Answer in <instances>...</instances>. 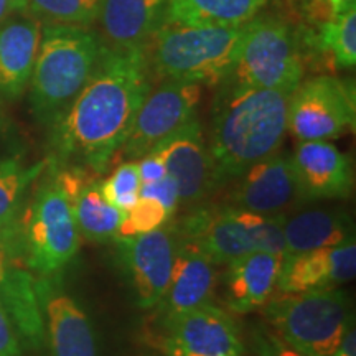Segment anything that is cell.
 I'll use <instances>...</instances> for the list:
<instances>
[{
    "mask_svg": "<svg viewBox=\"0 0 356 356\" xmlns=\"http://www.w3.org/2000/svg\"><path fill=\"white\" fill-rule=\"evenodd\" d=\"M147 44L109 48L65 113L51 124L53 160L95 173L108 170L152 89Z\"/></svg>",
    "mask_w": 356,
    "mask_h": 356,
    "instance_id": "cell-1",
    "label": "cell"
},
{
    "mask_svg": "<svg viewBox=\"0 0 356 356\" xmlns=\"http://www.w3.org/2000/svg\"><path fill=\"white\" fill-rule=\"evenodd\" d=\"M289 99L287 92L248 86L229 76L218 84L208 150L220 186L279 152L287 132Z\"/></svg>",
    "mask_w": 356,
    "mask_h": 356,
    "instance_id": "cell-2",
    "label": "cell"
},
{
    "mask_svg": "<svg viewBox=\"0 0 356 356\" xmlns=\"http://www.w3.org/2000/svg\"><path fill=\"white\" fill-rule=\"evenodd\" d=\"M104 50L86 26L42 24L38 55L30 78V104L40 122L51 126L81 91Z\"/></svg>",
    "mask_w": 356,
    "mask_h": 356,
    "instance_id": "cell-3",
    "label": "cell"
},
{
    "mask_svg": "<svg viewBox=\"0 0 356 356\" xmlns=\"http://www.w3.org/2000/svg\"><path fill=\"white\" fill-rule=\"evenodd\" d=\"M248 24H163L147 44L150 68L163 79L218 86L233 73Z\"/></svg>",
    "mask_w": 356,
    "mask_h": 356,
    "instance_id": "cell-4",
    "label": "cell"
},
{
    "mask_svg": "<svg viewBox=\"0 0 356 356\" xmlns=\"http://www.w3.org/2000/svg\"><path fill=\"white\" fill-rule=\"evenodd\" d=\"M284 216H264L243 208L222 204L218 208H193L173 225L178 238L195 244L215 266L251 252L284 254Z\"/></svg>",
    "mask_w": 356,
    "mask_h": 356,
    "instance_id": "cell-5",
    "label": "cell"
},
{
    "mask_svg": "<svg viewBox=\"0 0 356 356\" xmlns=\"http://www.w3.org/2000/svg\"><path fill=\"white\" fill-rule=\"evenodd\" d=\"M261 309L270 328L304 356H332L353 327L350 299L338 287L279 293Z\"/></svg>",
    "mask_w": 356,
    "mask_h": 356,
    "instance_id": "cell-6",
    "label": "cell"
},
{
    "mask_svg": "<svg viewBox=\"0 0 356 356\" xmlns=\"http://www.w3.org/2000/svg\"><path fill=\"white\" fill-rule=\"evenodd\" d=\"M48 167L19 229L22 256L38 277L60 274L76 257L81 243L71 195L60 184L50 160Z\"/></svg>",
    "mask_w": 356,
    "mask_h": 356,
    "instance_id": "cell-7",
    "label": "cell"
},
{
    "mask_svg": "<svg viewBox=\"0 0 356 356\" xmlns=\"http://www.w3.org/2000/svg\"><path fill=\"white\" fill-rule=\"evenodd\" d=\"M304 56L296 30L279 17L248 22L233 73L234 81L292 95L304 81Z\"/></svg>",
    "mask_w": 356,
    "mask_h": 356,
    "instance_id": "cell-8",
    "label": "cell"
},
{
    "mask_svg": "<svg viewBox=\"0 0 356 356\" xmlns=\"http://www.w3.org/2000/svg\"><path fill=\"white\" fill-rule=\"evenodd\" d=\"M353 127V84L323 74L302 81L291 95L287 131L300 142L337 139Z\"/></svg>",
    "mask_w": 356,
    "mask_h": 356,
    "instance_id": "cell-9",
    "label": "cell"
},
{
    "mask_svg": "<svg viewBox=\"0 0 356 356\" xmlns=\"http://www.w3.org/2000/svg\"><path fill=\"white\" fill-rule=\"evenodd\" d=\"M200 99V84L163 79L160 86L154 91L150 89L145 96L129 136L114 157L127 162L152 152L163 139L197 119Z\"/></svg>",
    "mask_w": 356,
    "mask_h": 356,
    "instance_id": "cell-10",
    "label": "cell"
},
{
    "mask_svg": "<svg viewBox=\"0 0 356 356\" xmlns=\"http://www.w3.org/2000/svg\"><path fill=\"white\" fill-rule=\"evenodd\" d=\"M165 356H243L241 328L228 310L200 305L162 318Z\"/></svg>",
    "mask_w": 356,
    "mask_h": 356,
    "instance_id": "cell-11",
    "label": "cell"
},
{
    "mask_svg": "<svg viewBox=\"0 0 356 356\" xmlns=\"http://www.w3.org/2000/svg\"><path fill=\"white\" fill-rule=\"evenodd\" d=\"M51 356H99L96 328L78 299L66 291L60 274L35 280Z\"/></svg>",
    "mask_w": 356,
    "mask_h": 356,
    "instance_id": "cell-12",
    "label": "cell"
},
{
    "mask_svg": "<svg viewBox=\"0 0 356 356\" xmlns=\"http://www.w3.org/2000/svg\"><path fill=\"white\" fill-rule=\"evenodd\" d=\"M118 254L131 282L136 304L155 309L165 296L177 251V233L163 225L150 233L115 238Z\"/></svg>",
    "mask_w": 356,
    "mask_h": 356,
    "instance_id": "cell-13",
    "label": "cell"
},
{
    "mask_svg": "<svg viewBox=\"0 0 356 356\" xmlns=\"http://www.w3.org/2000/svg\"><path fill=\"white\" fill-rule=\"evenodd\" d=\"M231 207L264 216H282L305 203L287 154H274L233 178Z\"/></svg>",
    "mask_w": 356,
    "mask_h": 356,
    "instance_id": "cell-14",
    "label": "cell"
},
{
    "mask_svg": "<svg viewBox=\"0 0 356 356\" xmlns=\"http://www.w3.org/2000/svg\"><path fill=\"white\" fill-rule=\"evenodd\" d=\"M154 152L162 157L167 173L175 180L180 204L184 207H197L220 188L215 163L204 144L198 119L163 139Z\"/></svg>",
    "mask_w": 356,
    "mask_h": 356,
    "instance_id": "cell-15",
    "label": "cell"
},
{
    "mask_svg": "<svg viewBox=\"0 0 356 356\" xmlns=\"http://www.w3.org/2000/svg\"><path fill=\"white\" fill-rule=\"evenodd\" d=\"M355 274L356 243L351 238L338 246L300 254H284L275 279V291L277 293H302L337 289L351 282Z\"/></svg>",
    "mask_w": 356,
    "mask_h": 356,
    "instance_id": "cell-16",
    "label": "cell"
},
{
    "mask_svg": "<svg viewBox=\"0 0 356 356\" xmlns=\"http://www.w3.org/2000/svg\"><path fill=\"white\" fill-rule=\"evenodd\" d=\"M305 202L343 200L353 190L351 160L328 140L300 142L291 155Z\"/></svg>",
    "mask_w": 356,
    "mask_h": 356,
    "instance_id": "cell-17",
    "label": "cell"
},
{
    "mask_svg": "<svg viewBox=\"0 0 356 356\" xmlns=\"http://www.w3.org/2000/svg\"><path fill=\"white\" fill-rule=\"evenodd\" d=\"M216 286V266L195 244L177 236L170 282L165 296L157 305L162 318L211 304Z\"/></svg>",
    "mask_w": 356,
    "mask_h": 356,
    "instance_id": "cell-18",
    "label": "cell"
},
{
    "mask_svg": "<svg viewBox=\"0 0 356 356\" xmlns=\"http://www.w3.org/2000/svg\"><path fill=\"white\" fill-rule=\"evenodd\" d=\"M42 22L17 12L0 24V96L19 99L32 78Z\"/></svg>",
    "mask_w": 356,
    "mask_h": 356,
    "instance_id": "cell-19",
    "label": "cell"
},
{
    "mask_svg": "<svg viewBox=\"0 0 356 356\" xmlns=\"http://www.w3.org/2000/svg\"><path fill=\"white\" fill-rule=\"evenodd\" d=\"M282 256L251 252L226 264L221 275L222 302L233 314H251L273 297Z\"/></svg>",
    "mask_w": 356,
    "mask_h": 356,
    "instance_id": "cell-20",
    "label": "cell"
},
{
    "mask_svg": "<svg viewBox=\"0 0 356 356\" xmlns=\"http://www.w3.org/2000/svg\"><path fill=\"white\" fill-rule=\"evenodd\" d=\"M167 7L168 0H102L99 38L109 48L149 44L165 22Z\"/></svg>",
    "mask_w": 356,
    "mask_h": 356,
    "instance_id": "cell-21",
    "label": "cell"
},
{
    "mask_svg": "<svg viewBox=\"0 0 356 356\" xmlns=\"http://www.w3.org/2000/svg\"><path fill=\"white\" fill-rule=\"evenodd\" d=\"M284 254H300L332 248L355 238L351 216L341 208L312 207L284 216ZM282 254V256H284Z\"/></svg>",
    "mask_w": 356,
    "mask_h": 356,
    "instance_id": "cell-22",
    "label": "cell"
},
{
    "mask_svg": "<svg viewBox=\"0 0 356 356\" xmlns=\"http://www.w3.org/2000/svg\"><path fill=\"white\" fill-rule=\"evenodd\" d=\"M0 300L22 341L35 351L44 346V325L35 280L25 270H7L0 286Z\"/></svg>",
    "mask_w": 356,
    "mask_h": 356,
    "instance_id": "cell-23",
    "label": "cell"
},
{
    "mask_svg": "<svg viewBox=\"0 0 356 356\" xmlns=\"http://www.w3.org/2000/svg\"><path fill=\"white\" fill-rule=\"evenodd\" d=\"M267 2L269 0H168L165 22L184 25H244L257 17Z\"/></svg>",
    "mask_w": 356,
    "mask_h": 356,
    "instance_id": "cell-24",
    "label": "cell"
},
{
    "mask_svg": "<svg viewBox=\"0 0 356 356\" xmlns=\"http://www.w3.org/2000/svg\"><path fill=\"white\" fill-rule=\"evenodd\" d=\"M48 160L25 167L20 160H0V233L7 238L10 252L19 239V215L26 191L37 178L43 175Z\"/></svg>",
    "mask_w": 356,
    "mask_h": 356,
    "instance_id": "cell-25",
    "label": "cell"
},
{
    "mask_svg": "<svg viewBox=\"0 0 356 356\" xmlns=\"http://www.w3.org/2000/svg\"><path fill=\"white\" fill-rule=\"evenodd\" d=\"M73 213L81 238L91 243H109L118 236L124 213L104 198L101 181L89 180L73 198Z\"/></svg>",
    "mask_w": 356,
    "mask_h": 356,
    "instance_id": "cell-26",
    "label": "cell"
},
{
    "mask_svg": "<svg viewBox=\"0 0 356 356\" xmlns=\"http://www.w3.org/2000/svg\"><path fill=\"white\" fill-rule=\"evenodd\" d=\"M318 48L330 51L338 68L350 70L356 63V8L355 0L343 10L335 13L332 22L325 24L318 35Z\"/></svg>",
    "mask_w": 356,
    "mask_h": 356,
    "instance_id": "cell-27",
    "label": "cell"
},
{
    "mask_svg": "<svg viewBox=\"0 0 356 356\" xmlns=\"http://www.w3.org/2000/svg\"><path fill=\"white\" fill-rule=\"evenodd\" d=\"M102 0H26V12L48 25L89 26L97 20Z\"/></svg>",
    "mask_w": 356,
    "mask_h": 356,
    "instance_id": "cell-28",
    "label": "cell"
},
{
    "mask_svg": "<svg viewBox=\"0 0 356 356\" xmlns=\"http://www.w3.org/2000/svg\"><path fill=\"white\" fill-rule=\"evenodd\" d=\"M140 186L142 180L137 160L121 162V165L115 168L108 180L101 181V191L104 198L122 213L129 211L139 202Z\"/></svg>",
    "mask_w": 356,
    "mask_h": 356,
    "instance_id": "cell-29",
    "label": "cell"
},
{
    "mask_svg": "<svg viewBox=\"0 0 356 356\" xmlns=\"http://www.w3.org/2000/svg\"><path fill=\"white\" fill-rule=\"evenodd\" d=\"M170 218L172 216L159 202L150 198H139V202L122 215L115 238H131V236L150 233L167 225Z\"/></svg>",
    "mask_w": 356,
    "mask_h": 356,
    "instance_id": "cell-30",
    "label": "cell"
},
{
    "mask_svg": "<svg viewBox=\"0 0 356 356\" xmlns=\"http://www.w3.org/2000/svg\"><path fill=\"white\" fill-rule=\"evenodd\" d=\"M249 338L256 356H304L267 325H254Z\"/></svg>",
    "mask_w": 356,
    "mask_h": 356,
    "instance_id": "cell-31",
    "label": "cell"
},
{
    "mask_svg": "<svg viewBox=\"0 0 356 356\" xmlns=\"http://www.w3.org/2000/svg\"><path fill=\"white\" fill-rule=\"evenodd\" d=\"M140 198H150L159 202L163 208H165L170 216L175 215L177 208L180 207V197H178L177 184L170 175L163 177L162 180L154 181V184L142 185Z\"/></svg>",
    "mask_w": 356,
    "mask_h": 356,
    "instance_id": "cell-32",
    "label": "cell"
},
{
    "mask_svg": "<svg viewBox=\"0 0 356 356\" xmlns=\"http://www.w3.org/2000/svg\"><path fill=\"white\" fill-rule=\"evenodd\" d=\"M0 356H22V341L0 300Z\"/></svg>",
    "mask_w": 356,
    "mask_h": 356,
    "instance_id": "cell-33",
    "label": "cell"
},
{
    "mask_svg": "<svg viewBox=\"0 0 356 356\" xmlns=\"http://www.w3.org/2000/svg\"><path fill=\"white\" fill-rule=\"evenodd\" d=\"M139 165V173H140V180L142 185L144 184H154V181L162 180L163 177H167V167L163 163L162 157L157 152H149L144 157L139 159L137 162Z\"/></svg>",
    "mask_w": 356,
    "mask_h": 356,
    "instance_id": "cell-34",
    "label": "cell"
},
{
    "mask_svg": "<svg viewBox=\"0 0 356 356\" xmlns=\"http://www.w3.org/2000/svg\"><path fill=\"white\" fill-rule=\"evenodd\" d=\"M332 356H356V335L353 327L346 332V335L341 340V345Z\"/></svg>",
    "mask_w": 356,
    "mask_h": 356,
    "instance_id": "cell-35",
    "label": "cell"
},
{
    "mask_svg": "<svg viewBox=\"0 0 356 356\" xmlns=\"http://www.w3.org/2000/svg\"><path fill=\"white\" fill-rule=\"evenodd\" d=\"M10 246H8L7 238L0 233V286L6 279L8 270V259H10Z\"/></svg>",
    "mask_w": 356,
    "mask_h": 356,
    "instance_id": "cell-36",
    "label": "cell"
},
{
    "mask_svg": "<svg viewBox=\"0 0 356 356\" xmlns=\"http://www.w3.org/2000/svg\"><path fill=\"white\" fill-rule=\"evenodd\" d=\"M17 12H25L19 0H0V24Z\"/></svg>",
    "mask_w": 356,
    "mask_h": 356,
    "instance_id": "cell-37",
    "label": "cell"
},
{
    "mask_svg": "<svg viewBox=\"0 0 356 356\" xmlns=\"http://www.w3.org/2000/svg\"><path fill=\"white\" fill-rule=\"evenodd\" d=\"M350 2H353V0H330L333 15H335V13H338V12L343 10V8L348 6Z\"/></svg>",
    "mask_w": 356,
    "mask_h": 356,
    "instance_id": "cell-38",
    "label": "cell"
},
{
    "mask_svg": "<svg viewBox=\"0 0 356 356\" xmlns=\"http://www.w3.org/2000/svg\"><path fill=\"white\" fill-rule=\"evenodd\" d=\"M3 124H6V119H3L2 111H0V131H2V129H3Z\"/></svg>",
    "mask_w": 356,
    "mask_h": 356,
    "instance_id": "cell-39",
    "label": "cell"
},
{
    "mask_svg": "<svg viewBox=\"0 0 356 356\" xmlns=\"http://www.w3.org/2000/svg\"><path fill=\"white\" fill-rule=\"evenodd\" d=\"M19 2H20L22 8H24V10H26V0H19Z\"/></svg>",
    "mask_w": 356,
    "mask_h": 356,
    "instance_id": "cell-40",
    "label": "cell"
}]
</instances>
